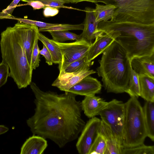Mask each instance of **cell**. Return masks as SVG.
<instances>
[{"label": "cell", "instance_id": "6da1fadb", "mask_svg": "<svg viewBox=\"0 0 154 154\" xmlns=\"http://www.w3.org/2000/svg\"><path fill=\"white\" fill-rule=\"evenodd\" d=\"M30 85L35 107L26 122L32 134L51 140L60 148L76 139L86 123L77 95L44 91L33 82Z\"/></svg>", "mask_w": 154, "mask_h": 154}, {"label": "cell", "instance_id": "7a4b0ae2", "mask_svg": "<svg viewBox=\"0 0 154 154\" xmlns=\"http://www.w3.org/2000/svg\"><path fill=\"white\" fill-rule=\"evenodd\" d=\"M112 37L126 51L130 60L134 57L154 54V23L101 21L97 26Z\"/></svg>", "mask_w": 154, "mask_h": 154}, {"label": "cell", "instance_id": "3957f363", "mask_svg": "<svg viewBox=\"0 0 154 154\" xmlns=\"http://www.w3.org/2000/svg\"><path fill=\"white\" fill-rule=\"evenodd\" d=\"M96 69L108 93H122L128 86L131 66L125 50L114 41L103 52Z\"/></svg>", "mask_w": 154, "mask_h": 154}, {"label": "cell", "instance_id": "277c9868", "mask_svg": "<svg viewBox=\"0 0 154 154\" xmlns=\"http://www.w3.org/2000/svg\"><path fill=\"white\" fill-rule=\"evenodd\" d=\"M0 46L2 61L9 67L10 77L18 88L27 87L32 82L33 69L12 27H7L1 33Z\"/></svg>", "mask_w": 154, "mask_h": 154}, {"label": "cell", "instance_id": "5b68a950", "mask_svg": "<svg viewBox=\"0 0 154 154\" xmlns=\"http://www.w3.org/2000/svg\"><path fill=\"white\" fill-rule=\"evenodd\" d=\"M125 104L122 144L130 148L144 143L147 137L142 106L138 98L131 97Z\"/></svg>", "mask_w": 154, "mask_h": 154}, {"label": "cell", "instance_id": "8992f818", "mask_svg": "<svg viewBox=\"0 0 154 154\" xmlns=\"http://www.w3.org/2000/svg\"><path fill=\"white\" fill-rule=\"evenodd\" d=\"M144 24L154 23V0H136L116 8L110 20Z\"/></svg>", "mask_w": 154, "mask_h": 154}, {"label": "cell", "instance_id": "52a82bcc", "mask_svg": "<svg viewBox=\"0 0 154 154\" xmlns=\"http://www.w3.org/2000/svg\"><path fill=\"white\" fill-rule=\"evenodd\" d=\"M99 115L101 120L109 126L118 140L122 143L125 117V103L116 99H112L108 102Z\"/></svg>", "mask_w": 154, "mask_h": 154}, {"label": "cell", "instance_id": "ba28073f", "mask_svg": "<svg viewBox=\"0 0 154 154\" xmlns=\"http://www.w3.org/2000/svg\"><path fill=\"white\" fill-rule=\"evenodd\" d=\"M51 40L59 48L62 54V61L59 64L60 72L58 76L63 73L70 64L87 55L91 45L82 38L69 43L58 42Z\"/></svg>", "mask_w": 154, "mask_h": 154}, {"label": "cell", "instance_id": "9c48e42d", "mask_svg": "<svg viewBox=\"0 0 154 154\" xmlns=\"http://www.w3.org/2000/svg\"><path fill=\"white\" fill-rule=\"evenodd\" d=\"M12 27L25 51L28 61L31 66L32 52L38 32V27L18 21Z\"/></svg>", "mask_w": 154, "mask_h": 154}, {"label": "cell", "instance_id": "30bf717a", "mask_svg": "<svg viewBox=\"0 0 154 154\" xmlns=\"http://www.w3.org/2000/svg\"><path fill=\"white\" fill-rule=\"evenodd\" d=\"M101 120L95 117L90 118L81 131L76 144L79 154H89L98 132Z\"/></svg>", "mask_w": 154, "mask_h": 154}, {"label": "cell", "instance_id": "8fae6325", "mask_svg": "<svg viewBox=\"0 0 154 154\" xmlns=\"http://www.w3.org/2000/svg\"><path fill=\"white\" fill-rule=\"evenodd\" d=\"M96 72L90 69H85L77 72L64 73L58 76L52 84L60 90L67 93L69 90L85 76Z\"/></svg>", "mask_w": 154, "mask_h": 154}, {"label": "cell", "instance_id": "7c38bea8", "mask_svg": "<svg viewBox=\"0 0 154 154\" xmlns=\"http://www.w3.org/2000/svg\"><path fill=\"white\" fill-rule=\"evenodd\" d=\"M102 85L97 79L87 75L70 88L68 92L77 95L87 96L100 93Z\"/></svg>", "mask_w": 154, "mask_h": 154}, {"label": "cell", "instance_id": "4fadbf2b", "mask_svg": "<svg viewBox=\"0 0 154 154\" xmlns=\"http://www.w3.org/2000/svg\"><path fill=\"white\" fill-rule=\"evenodd\" d=\"M98 132L104 138L106 144L104 154H122L124 148L109 126L101 120Z\"/></svg>", "mask_w": 154, "mask_h": 154}, {"label": "cell", "instance_id": "5bb4252c", "mask_svg": "<svg viewBox=\"0 0 154 154\" xmlns=\"http://www.w3.org/2000/svg\"><path fill=\"white\" fill-rule=\"evenodd\" d=\"M84 10L86 16L83 32L80 35L81 38L91 44L93 40L95 38L98 33L97 26L99 23L96 21L94 9L86 7Z\"/></svg>", "mask_w": 154, "mask_h": 154}, {"label": "cell", "instance_id": "9a60e30c", "mask_svg": "<svg viewBox=\"0 0 154 154\" xmlns=\"http://www.w3.org/2000/svg\"><path fill=\"white\" fill-rule=\"evenodd\" d=\"M81 102L82 110L85 115L89 118L99 115L108 103L95 95L85 96Z\"/></svg>", "mask_w": 154, "mask_h": 154}, {"label": "cell", "instance_id": "2e32d148", "mask_svg": "<svg viewBox=\"0 0 154 154\" xmlns=\"http://www.w3.org/2000/svg\"><path fill=\"white\" fill-rule=\"evenodd\" d=\"M115 41L108 34L98 32L95 40L91 44L87 54L88 61L91 62L104 51Z\"/></svg>", "mask_w": 154, "mask_h": 154}, {"label": "cell", "instance_id": "e0dca14e", "mask_svg": "<svg viewBox=\"0 0 154 154\" xmlns=\"http://www.w3.org/2000/svg\"><path fill=\"white\" fill-rule=\"evenodd\" d=\"M132 69L139 75H147L154 78V54L134 57L130 60Z\"/></svg>", "mask_w": 154, "mask_h": 154}, {"label": "cell", "instance_id": "ac0fdd59", "mask_svg": "<svg viewBox=\"0 0 154 154\" xmlns=\"http://www.w3.org/2000/svg\"><path fill=\"white\" fill-rule=\"evenodd\" d=\"M47 140L39 136L33 135L27 139L22 146L20 154H42L48 146Z\"/></svg>", "mask_w": 154, "mask_h": 154}, {"label": "cell", "instance_id": "d6986e66", "mask_svg": "<svg viewBox=\"0 0 154 154\" xmlns=\"http://www.w3.org/2000/svg\"><path fill=\"white\" fill-rule=\"evenodd\" d=\"M140 97L146 101L154 102V78L147 75H138Z\"/></svg>", "mask_w": 154, "mask_h": 154}, {"label": "cell", "instance_id": "ffe728a7", "mask_svg": "<svg viewBox=\"0 0 154 154\" xmlns=\"http://www.w3.org/2000/svg\"><path fill=\"white\" fill-rule=\"evenodd\" d=\"M147 137L154 141V102L146 101L142 107Z\"/></svg>", "mask_w": 154, "mask_h": 154}, {"label": "cell", "instance_id": "44dd1931", "mask_svg": "<svg viewBox=\"0 0 154 154\" xmlns=\"http://www.w3.org/2000/svg\"><path fill=\"white\" fill-rule=\"evenodd\" d=\"M38 38L47 47L52 56L53 63L59 64L62 61V54L59 48L51 39H49L38 32Z\"/></svg>", "mask_w": 154, "mask_h": 154}, {"label": "cell", "instance_id": "7402d4cb", "mask_svg": "<svg viewBox=\"0 0 154 154\" xmlns=\"http://www.w3.org/2000/svg\"><path fill=\"white\" fill-rule=\"evenodd\" d=\"M94 9L96 21L99 23L101 21H107L111 19L116 7L110 4L105 5L95 3Z\"/></svg>", "mask_w": 154, "mask_h": 154}, {"label": "cell", "instance_id": "603a6c76", "mask_svg": "<svg viewBox=\"0 0 154 154\" xmlns=\"http://www.w3.org/2000/svg\"><path fill=\"white\" fill-rule=\"evenodd\" d=\"M93 64V62L88 61L87 55L70 64L66 68L62 74L64 73L77 72L85 69H90V66Z\"/></svg>", "mask_w": 154, "mask_h": 154}, {"label": "cell", "instance_id": "cb8c5ba5", "mask_svg": "<svg viewBox=\"0 0 154 154\" xmlns=\"http://www.w3.org/2000/svg\"><path fill=\"white\" fill-rule=\"evenodd\" d=\"M125 92L128 94L131 97L138 98L140 97L138 75L131 68L129 83Z\"/></svg>", "mask_w": 154, "mask_h": 154}, {"label": "cell", "instance_id": "d4e9b609", "mask_svg": "<svg viewBox=\"0 0 154 154\" xmlns=\"http://www.w3.org/2000/svg\"><path fill=\"white\" fill-rule=\"evenodd\" d=\"M55 41L63 42L68 40H78L81 38L78 35L68 31H55L48 32Z\"/></svg>", "mask_w": 154, "mask_h": 154}, {"label": "cell", "instance_id": "484cf974", "mask_svg": "<svg viewBox=\"0 0 154 154\" xmlns=\"http://www.w3.org/2000/svg\"><path fill=\"white\" fill-rule=\"evenodd\" d=\"M122 154H154V146L143 143L133 147L124 148Z\"/></svg>", "mask_w": 154, "mask_h": 154}, {"label": "cell", "instance_id": "4316f807", "mask_svg": "<svg viewBox=\"0 0 154 154\" xmlns=\"http://www.w3.org/2000/svg\"><path fill=\"white\" fill-rule=\"evenodd\" d=\"M106 147V143L104 138L101 134L98 132L89 154H104Z\"/></svg>", "mask_w": 154, "mask_h": 154}, {"label": "cell", "instance_id": "83f0119b", "mask_svg": "<svg viewBox=\"0 0 154 154\" xmlns=\"http://www.w3.org/2000/svg\"><path fill=\"white\" fill-rule=\"evenodd\" d=\"M83 24H60L46 28H39L38 32H44L55 31H69L71 30H83Z\"/></svg>", "mask_w": 154, "mask_h": 154}, {"label": "cell", "instance_id": "f1b7e54d", "mask_svg": "<svg viewBox=\"0 0 154 154\" xmlns=\"http://www.w3.org/2000/svg\"><path fill=\"white\" fill-rule=\"evenodd\" d=\"M8 19L17 20L24 23L35 26L41 28L50 27L58 24L48 23L28 19L16 18L12 16L9 17Z\"/></svg>", "mask_w": 154, "mask_h": 154}, {"label": "cell", "instance_id": "f546056e", "mask_svg": "<svg viewBox=\"0 0 154 154\" xmlns=\"http://www.w3.org/2000/svg\"><path fill=\"white\" fill-rule=\"evenodd\" d=\"M38 39L36 38L33 49L31 57V66L32 69H35L38 67L40 61V49L38 45Z\"/></svg>", "mask_w": 154, "mask_h": 154}, {"label": "cell", "instance_id": "4dcf8cb0", "mask_svg": "<svg viewBox=\"0 0 154 154\" xmlns=\"http://www.w3.org/2000/svg\"><path fill=\"white\" fill-rule=\"evenodd\" d=\"M10 76L9 67L2 61L0 63V88L6 83L8 77Z\"/></svg>", "mask_w": 154, "mask_h": 154}, {"label": "cell", "instance_id": "1f68e13d", "mask_svg": "<svg viewBox=\"0 0 154 154\" xmlns=\"http://www.w3.org/2000/svg\"><path fill=\"white\" fill-rule=\"evenodd\" d=\"M20 0H14L6 8L0 12V19H8L11 16L13 11Z\"/></svg>", "mask_w": 154, "mask_h": 154}, {"label": "cell", "instance_id": "d6a6232c", "mask_svg": "<svg viewBox=\"0 0 154 154\" xmlns=\"http://www.w3.org/2000/svg\"><path fill=\"white\" fill-rule=\"evenodd\" d=\"M46 6H50L57 8H64L71 9L76 10L84 11V10H80L77 8H73L71 7L66 6L64 5L65 3L63 1L54 0H46L41 1Z\"/></svg>", "mask_w": 154, "mask_h": 154}, {"label": "cell", "instance_id": "836d02e7", "mask_svg": "<svg viewBox=\"0 0 154 154\" xmlns=\"http://www.w3.org/2000/svg\"><path fill=\"white\" fill-rule=\"evenodd\" d=\"M136 0H103L100 2L106 5L110 4L118 8L127 5Z\"/></svg>", "mask_w": 154, "mask_h": 154}, {"label": "cell", "instance_id": "e575fe53", "mask_svg": "<svg viewBox=\"0 0 154 154\" xmlns=\"http://www.w3.org/2000/svg\"><path fill=\"white\" fill-rule=\"evenodd\" d=\"M39 54H40L43 55L45 58L46 62L48 65H52L53 63L51 54L47 47L44 44H43L42 49L40 50Z\"/></svg>", "mask_w": 154, "mask_h": 154}, {"label": "cell", "instance_id": "d590c367", "mask_svg": "<svg viewBox=\"0 0 154 154\" xmlns=\"http://www.w3.org/2000/svg\"><path fill=\"white\" fill-rule=\"evenodd\" d=\"M43 14L45 17H53L57 14L59 12L58 8L50 6H46L43 8Z\"/></svg>", "mask_w": 154, "mask_h": 154}, {"label": "cell", "instance_id": "8d00e7d4", "mask_svg": "<svg viewBox=\"0 0 154 154\" xmlns=\"http://www.w3.org/2000/svg\"><path fill=\"white\" fill-rule=\"evenodd\" d=\"M27 5H30L32 7L34 10L43 8L45 7L44 4L41 1L37 0H33L28 2L26 4L17 5L16 7L18 6Z\"/></svg>", "mask_w": 154, "mask_h": 154}, {"label": "cell", "instance_id": "74e56055", "mask_svg": "<svg viewBox=\"0 0 154 154\" xmlns=\"http://www.w3.org/2000/svg\"><path fill=\"white\" fill-rule=\"evenodd\" d=\"M66 3H77L82 2H88L92 3H96L101 2L103 0H64Z\"/></svg>", "mask_w": 154, "mask_h": 154}, {"label": "cell", "instance_id": "f35d334b", "mask_svg": "<svg viewBox=\"0 0 154 154\" xmlns=\"http://www.w3.org/2000/svg\"><path fill=\"white\" fill-rule=\"evenodd\" d=\"M9 130V128L4 125H0V135L4 134Z\"/></svg>", "mask_w": 154, "mask_h": 154}, {"label": "cell", "instance_id": "ab89813d", "mask_svg": "<svg viewBox=\"0 0 154 154\" xmlns=\"http://www.w3.org/2000/svg\"><path fill=\"white\" fill-rule=\"evenodd\" d=\"M21 0L23 2H29V1H33V0H37V1H42L46 0ZM57 0V1L64 2L65 3H66V2H65L64 0Z\"/></svg>", "mask_w": 154, "mask_h": 154}]
</instances>
